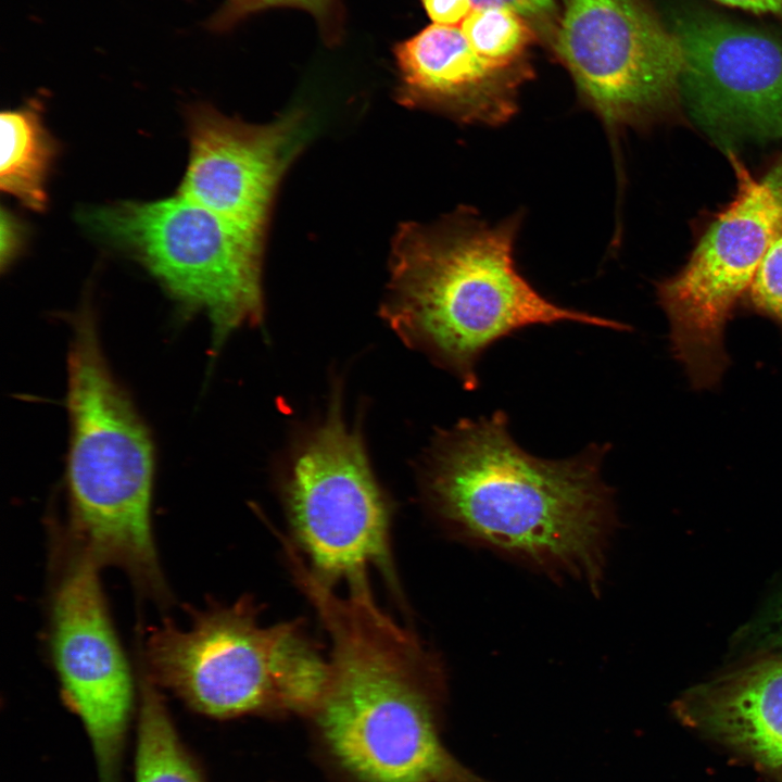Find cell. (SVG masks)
<instances>
[{
  "label": "cell",
  "instance_id": "cell-18",
  "mask_svg": "<svg viewBox=\"0 0 782 782\" xmlns=\"http://www.w3.org/2000/svg\"><path fill=\"white\" fill-rule=\"evenodd\" d=\"M274 7H293L310 12L318 22L325 36L333 41L340 29L339 0H225L211 17L209 27L226 31L249 15Z\"/></svg>",
  "mask_w": 782,
  "mask_h": 782
},
{
  "label": "cell",
  "instance_id": "cell-5",
  "mask_svg": "<svg viewBox=\"0 0 782 782\" xmlns=\"http://www.w3.org/2000/svg\"><path fill=\"white\" fill-rule=\"evenodd\" d=\"M243 596L193 611L181 629L165 621L148 635L144 673L200 715L315 714L329 682V659L302 620L258 622Z\"/></svg>",
  "mask_w": 782,
  "mask_h": 782
},
{
  "label": "cell",
  "instance_id": "cell-7",
  "mask_svg": "<svg viewBox=\"0 0 782 782\" xmlns=\"http://www.w3.org/2000/svg\"><path fill=\"white\" fill-rule=\"evenodd\" d=\"M340 390L325 419L298 445L282 482L292 543L321 582H369L370 567L400 593L390 544L391 510L358 427L342 416Z\"/></svg>",
  "mask_w": 782,
  "mask_h": 782
},
{
  "label": "cell",
  "instance_id": "cell-23",
  "mask_svg": "<svg viewBox=\"0 0 782 782\" xmlns=\"http://www.w3.org/2000/svg\"><path fill=\"white\" fill-rule=\"evenodd\" d=\"M726 5L740 8L754 13H781L782 0H716Z\"/></svg>",
  "mask_w": 782,
  "mask_h": 782
},
{
  "label": "cell",
  "instance_id": "cell-1",
  "mask_svg": "<svg viewBox=\"0 0 782 782\" xmlns=\"http://www.w3.org/2000/svg\"><path fill=\"white\" fill-rule=\"evenodd\" d=\"M602 454L533 456L513 439L505 414L495 412L436 436L422 469L424 494L463 539L593 586L611 518Z\"/></svg>",
  "mask_w": 782,
  "mask_h": 782
},
{
  "label": "cell",
  "instance_id": "cell-2",
  "mask_svg": "<svg viewBox=\"0 0 782 782\" xmlns=\"http://www.w3.org/2000/svg\"><path fill=\"white\" fill-rule=\"evenodd\" d=\"M301 590L331 642L314 715L339 762L362 782H477L438 736L441 667L418 636L380 608L369 585L344 596L308 578Z\"/></svg>",
  "mask_w": 782,
  "mask_h": 782
},
{
  "label": "cell",
  "instance_id": "cell-21",
  "mask_svg": "<svg viewBox=\"0 0 782 782\" xmlns=\"http://www.w3.org/2000/svg\"><path fill=\"white\" fill-rule=\"evenodd\" d=\"M434 24L456 26L472 10L470 0H421Z\"/></svg>",
  "mask_w": 782,
  "mask_h": 782
},
{
  "label": "cell",
  "instance_id": "cell-10",
  "mask_svg": "<svg viewBox=\"0 0 782 782\" xmlns=\"http://www.w3.org/2000/svg\"><path fill=\"white\" fill-rule=\"evenodd\" d=\"M100 566L71 547L50 604L61 695L89 737L99 782H119L134 680L102 590Z\"/></svg>",
  "mask_w": 782,
  "mask_h": 782
},
{
  "label": "cell",
  "instance_id": "cell-3",
  "mask_svg": "<svg viewBox=\"0 0 782 782\" xmlns=\"http://www.w3.org/2000/svg\"><path fill=\"white\" fill-rule=\"evenodd\" d=\"M520 220L491 224L458 209L432 224H406L393 241L381 316L467 390L478 387L483 352L525 327L573 321L628 329L550 301L519 273L514 247Z\"/></svg>",
  "mask_w": 782,
  "mask_h": 782
},
{
  "label": "cell",
  "instance_id": "cell-19",
  "mask_svg": "<svg viewBox=\"0 0 782 782\" xmlns=\"http://www.w3.org/2000/svg\"><path fill=\"white\" fill-rule=\"evenodd\" d=\"M748 291L754 310L773 319L782 329V226L762 257Z\"/></svg>",
  "mask_w": 782,
  "mask_h": 782
},
{
  "label": "cell",
  "instance_id": "cell-12",
  "mask_svg": "<svg viewBox=\"0 0 782 782\" xmlns=\"http://www.w3.org/2000/svg\"><path fill=\"white\" fill-rule=\"evenodd\" d=\"M308 130L298 109L251 125L197 105L188 113L190 154L177 193L264 237L274 193Z\"/></svg>",
  "mask_w": 782,
  "mask_h": 782
},
{
  "label": "cell",
  "instance_id": "cell-15",
  "mask_svg": "<svg viewBox=\"0 0 782 782\" xmlns=\"http://www.w3.org/2000/svg\"><path fill=\"white\" fill-rule=\"evenodd\" d=\"M1 125V190L33 211L47 205L46 184L58 147L45 127L41 105L33 100L3 111Z\"/></svg>",
  "mask_w": 782,
  "mask_h": 782
},
{
  "label": "cell",
  "instance_id": "cell-11",
  "mask_svg": "<svg viewBox=\"0 0 782 782\" xmlns=\"http://www.w3.org/2000/svg\"><path fill=\"white\" fill-rule=\"evenodd\" d=\"M679 91L695 119L726 140L782 138V39L702 13L676 20Z\"/></svg>",
  "mask_w": 782,
  "mask_h": 782
},
{
  "label": "cell",
  "instance_id": "cell-8",
  "mask_svg": "<svg viewBox=\"0 0 782 782\" xmlns=\"http://www.w3.org/2000/svg\"><path fill=\"white\" fill-rule=\"evenodd\" d=\"M729 156L737 178L735 198L688 264L657 286L672 353L697 389L719 382L728 364L724 326L782 226V161L757 179L733 153Z\"/></svg>",
  "mask_w": 782,
  "mask_h": 782
},
{
  "label": "cell",
  "instance_id": "cell-9",
  "mask_svg": "<svg viewBox=\"0 0 782 782\" xmlns=\"http://www.w3.org/2000/svg\"><path fill=\"white\" fill-rule=\"evenodd\" d=\"M551 46L610 133L641 124L679 90V41L646 0H560Z\"/></svg>",
  "mask_w": 782,
  "mask_h": 782
},
{
  "label": "cell",
  "instance_id": "cell-20",
  "mask_svg": "<svg viewBox=\"0 0 782 782\" xmlns=\"http://www.w3.org/2000/svg\"><path fill=\"white\" fill-rule=\"evenodd\" d=\"M472 9L485 7L507 8L525 17L550 42L554 35L559 11L554 0H470Z\"/></svg>",
  "mask_w": 782,
  "mask_h": 782
},
{
  "label": "cell",
  "instance_id": "cell-17",
  "mask_svg": "<svg viewBox=\"0 0 782 782\" xmlns=\"http://www.w3.org/2000/svg\"><path fill=\"white\" fill-rule=\"evenodd\" d=\"M461 29L471 48L488 62L505 70L532 72L528 54L538 33L518 13L502 7L472 9Z\"/></svg>",
  "mask_w": 782,
  "mask_h": 782
},
{
  "label": "cell",
  "instance_id": "cell-13",
  "mask_svg": "<svg viewBox=\"0 0 782 782\" xmlns=\"http://www.w3.org/2000/svg\"><path fill=\"white\" fill-rule=\"evenodd\" d=\"M400 100L463 124L499 126L518 111L530 71L499 67L481 58L461 28L432 24L394 49Z\"/></svg>",
  "mask_w": 782,
  "mask_h": 782
},
{
  "label": "cell",
  "instance_id": "cell-14",
  "mask_svg": "<svg viewBox=\"0 0 782 782\" xmlns=\"http://www.w3.org/2000/svg\"><path fill=\"white\" fill-rule=\"evenodd\" d=\"M676 710L689 728L782 782V657L696 686Z\"/></svg>",
  "mask_w": 782,
  "mask_h": 782
},
{
  "label": "cell",
  "instance_id": "cell-4",
  "mask_svg": "<svg viewBox=\"0 0 782 782\" xmlns=\"http://www.w3.org/2000/svg\"><path fill=\"white\" fill-rule=\"evenodd\" d=\"M67 355L66 466L71 546L123 570L159 604L169 601L154 542V447L113 375L88 306L75 315Z\"/></svg>",
  "mask_w": 782,
  "mask_h": 782
},
{
  "label": "cell",
  "instance_id": "cell-16",
  "mask_svg": "<svg viewBox=\"0 0 782 782\" xmlns=\"http://www.w3.org/2000/svg\"><path fill=\"white\" fill-rule=\"evenodd\" d=\"M135 782H205L159 688L144 672L140 677Z\"/></svg>",
  "mask_w": 782,
  "mask_h": 782
},
{
  "label": "cell",
  "instance_id": "cell-6",
  "mask_svg": "<svg viewBox=\"0 0 782 782\" xmlns=\"http://www.w3.org/2000/svg\"><path fill=\"white\" fill-rule=\"evenodd\" d=\"M83 219L138 260L185 310L204 313L215 351L235 330L263 320V237L178 193L92 209Z\"/></svg>",
  "mask_w": 782,
  "mask_h": 782
},
{
  "label": "cell",
  "instance_id": "cell-22",
  "mask_svg": "<svg viewBox=\"0 0 782 782\" xmlns=\"http://www.w3.org/2000/svg\"><path fill=\"white\" fill-rule=\"evenodd\" d=\"M0 263L4 269L16 257L23 239V227L18 219L7 210H1Z\"/></svg>",
  "mask_w": 782,
  "mask_h": 782
}]
</instances>
